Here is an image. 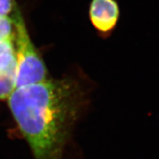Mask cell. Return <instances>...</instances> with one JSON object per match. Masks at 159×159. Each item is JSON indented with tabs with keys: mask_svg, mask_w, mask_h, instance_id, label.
Masks as SVG:
<instances>
[{
	"mask_svg": "<svg viewBox=\"0 0 159 159\" xmlns=\"http://www.w3.org/2000/svg\"><path fill=\"white\" fill-rule=\"evenodd\" d=\"M119 7L115 0H92L89 17L93 25L101 33L111 31L117 24Z\"/></svg>",
	"mask_w": 159,
	"mask_h": 159,
	"instance_id": "cell-3",
	"label": "cell"
},
{
	"mask_svg": "<svg viewBox=\"0 0 159 159\" xmlns=\"http://www.w3.org/2000/svg\"><path fill=\"white\" fill-rule=\"evenodd\" d=\"M7 100L34 159L62 158L83 102L77 83L70 79H47L16 88Z\"/></svg>",
	"mask_w": 159,
	"mask_h": 159,
	"instance_id": "cell-1",
	"label": "cell"
},
{
	"mask_svg": "<svg viewBox=\"0 0 159 159\" xmlns=\"http://www.w3.org/2000/svg\"><path fill=\"white\" fill-rule=\"evenodd\" d=\"M57 159H62V158H57Z\"/></svg>",
	"mask_w": 159,
	"mask_h": 159,
	"instance_id": "cell-7",
	"label": "cell"
},
{
	"mask_svg": "<svg viewBox=\"0 0 159 159\" xmlns=\"http://www.w3.org/2000/svg\"><path fill=\"white\" fill-rule=\"evenodd\" d=\"M16 65L14 39L0 40V75L16 73Z\"/></svg>",
	"mask_w": 159,
	"mask_h": 159,
	"instance_id": "cell-4",
	"label": "cell"
},
{
	"mask_svg": "<svg viewBox=\"0 0 159 159\" xmlns=\"http://www.w3.org/2000/svg\"><path fill=\"white\" fill-rule=\"evenodd\" d=\"M15 26L10 17L0 16V40L14 39Z\"/></svg>",
	"mask_w": 159,
	"mask_h": 159,
	"instance_id": "cell-5",
	"label": "cell"
},
{
	"mask_svg": "<svg viewBox=\"0 0 159 159\" xmlns=\"http://www.w3.org/2000/svg\"><path fill=\"white\" fill-rule=\"evenodd\" d=\"M11 19L15 26L16 88L37 84L47 80V69L30 37L20 10Z\"/></svg>",
	"mask_w": 159,
	"mask_h": 159,
	"instance_id": "cell-2",
	"label": "cell"
},
{
	"mask_svg": "<svg viewBox=\"0 0 159 159\" xmlns=\"http://www.w3.org/2000/svg\"><path fill=\"white\" fill-rule=\"evenodd\" d=\"M18 10L20 8L16 0H0V16L12 18Z\"/></svg>",
	"mask_w": 159,
	"mask_h": 159,
	"instance_id": "cell-6",
	"label": "cell"
}]
</instances>
